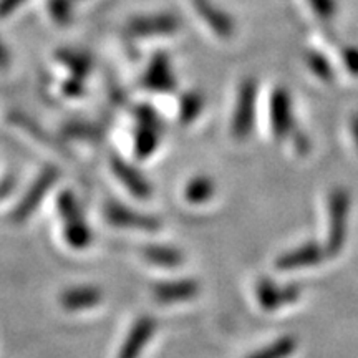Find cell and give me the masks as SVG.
<instances>
[{
  "mask_svg": "<svg viewBox=\"0 0 358 358\" xmlns=\"http://www.w3.org/2000/svg\"><path fill=\"white\" fill-rule=\"evenodd\" d=\"M57 209L62 219L65 243L73 249H87L93 243V231L77 194L70 189L62 191L57 196Z\"/></svg>",
  "mask_w": 358,
  "mask_h": 358,
  "instance_id": "obj_1",
  "label": "cell"
},
{
  "mask_svg": "<svg viewBox=\"0 0 358 358\" xmlns=\"http://www.w3.org/2000/svg\"><path fill=\"white\" fill-rule=\"evenodd\" d=\"M164 134V123L161 115L151 105H140L134 110L133 148L140 159L150 158L156 153Z\"/></svg>",
  "mask_w": 358,
  "mask_h": 358,
  "instance_id": "obj_2",
  "label": "cell"
},
{
  "mask_svg": "<svg viewBox=\"0 0 358 358\" xmlns=\"http://www.w3.org/2000/svg\"><path fill=\"white\" fill-rule=\"evenodd\" d=\"M257 93V82L254 78H245L237 88L236 106L231 122V133L237 141H245L252 134L254 124H256Z\"/></svg>",
  "mask_w": 358,
  "mask_h": 358,
  "instance_id": "obj_3",
  "label": "cell"
},
{
  "mask_svg": "<svg viewBox=\"0 0 358 358\" xmlns=\"http://www.w3.org/2000/svg\"><path fill=\"white\" fill-rule=\"evenodd\" d=\"M348 216H350V194L348 191L337 187L329 196V237H327V252L337 256L347 241Z\"/></svg>",
  "mask_w": 358,
  "mask_h": 358,
  "instance_id": "obj_4",
  "label": "cell"
},
{
  "mask_svg": "<svg viewBox=\"0 0 358 358\" xmlns=\"http://www.w3.org/2000/svg\"><path fill=\"white\" fill-rule=\"evenodd\" d=\"M58 179H60V171L57 168L47 166L42 169L38 176L32 181L29 189L24 192V196H22L19 204L15 206V209H13L12 221L20 224L32 216L37 211L38 206L43 203V199L47 198L52 187L57 185Z\"/></svg>",
  "mask_w": 358,
  "mask_h": 358,
  "instance_id": "obj_5",
  "label": "cell"
},
{
  "mask_svg": "<svg viewBox=\"0 0 358 358\" xmlns=\"http://www.w3.org/2000/svg\"><path fill=\"white\" fill-rule=\"evenodd\" d=\"M103 216L111 226L118 227V229L143 232H156L161 229V221L158 217L129 208V206L118 203V201H108L103 208Z\"/></svg>",
  "mask_w": 358,
  "mask_h": 358,
  "instance_id": "obj_6",
  "label": "cell"
},
{
  "mask_svg": "<svg viewBox=\"0 0 358 358\" xmlns=\"http://www.w3.org/2000/svg\"><path fill=\"white\" fill-rule=\"evenodd\" d=\"M268 116H271V127L277 140H285L294 134L295 118H294V103L290 93L285 88H275L268 101Z\"/></svg>",
  "mask_w": 358,
  "mask_h": 358,
  "instance_id": "obj_7",
  "label": "cell"
},
{
  "mask_svg": "<svg viewBox=\"0 0 358 358\" xmlns=\"http://www.w3.org/2000/svg\"><path fill=\"white\" fill-rule=\"evenodd\" d=\"M141 85L155 93H171L176 90L178 78L168 53H155L146 66L145 73H143Z\"/></svg>",
  "mask_w": 358,
  "mask_h": 358,
  "instance_id": "obj_8",
  "label": "cell"
},
{
  "mask_svg": "<svg viewBox=\"0 0 358 358\" xmlns=\"http://www.w3.org/2000/svg\"><path fill=\"white\" fill-rule=\"evenodd\" d=\"M181 27V20L174 13H156V15L134 17L128 24L127 32L133 38L163 37V35L176 34Z\"/></svg>",
  "mask_w": 358,
  "mask_h": 358,
  "instance_id": "obj_9",
  "label": "cell"
},
{
  "mask_svg": "<svg viewBox=\"0 0 358 358\" xmlns=\"http://www.w3.org/2000/svg\"><path fill=\"white\" fill-rule=\"evenodd\" d=\"M156 329H158V322L153 315L138 317L134 324L129 327L116 358H140L145 348L153 340Z\"/></svg>",
  "mask_w": 358,
  "mask_h": 358,
  "instance_id": "obj_10",
  "label": "cell"
},
{
  "mask_svg": "<svg viewBox=\"0 0 358 358\" xmlns=\"http://www.w3.org/2000/svg\"><path fill=\"white\" fill-rule=\"evenodd\" d=\"M302 290L297 284H287V285H279L271 279H261L256 284V295L259 306L264 310L274 312L277 308H282L290 303L297 302L301 299Z\"/></svg>",
  "mask_w": 358,
  "mask_h": 358,
  "instance_id": "obj_11",
  "label": "cell"
},
{
  "mask_svg": "<svg viewBox=\"0 0 358 358\" xmlns=\"http://www.w3.org/2000/svg\"><path fill=\"white\" fill-rule=\"evenodd\" d=\"M327 257H329V252H327L324 245L315 243V241H310V243H303L295 249L289 250V252L282 254L277 259L275 267L279 271H299V268L319 266Z\"/></svg>",
  "mask_w": 358,
  "mask_h": 358,
  "instance_id": "obj_12",
  "label": "cell"
},
{
  "mask_svg": "<svg viewBox=\"0 0 358 358\" xmlns=\"http://www.w3.org/2000/svg\"><path fill=\"white\" fill-rule=\"evenodd\" d=\"M111 171L115 173V176L120 179V182L131 192L133 196L140 199H148L153 194V185L150 182L145 174L138 169L134 164L129 163L122 156H111Z\"/></svg>",
  "mask_w": 358,
  "mask_h": 358,
  "instance_id": "obj_13",
  "label": "cell"
},
{
  "mask_svg": "<svg viewBox=\"0 0 358 358\" xmlns=\"http://www.w3.org/2000/svg\"><path fill=\"white\" fill-rule=\"evenodd\" d=\"M105 299L103 289L92 284L71 285L62 290L58 302L66 312H85L100 306Z\"/></svg>",
  "mask_w": 358,
  "mask_h": 358,
  "instance_id": "obj_14",
  "label": "cell"
},
{
  "mask_svg": "<svg viewBox=\"0 0 358 358\" xmlns=\"http://www.w3.org/2000/svg\"><path fill=\"white\" fill-rule=\"evenodd\" d=\"M201 292V284L192 277L178 280L158 282L151 289L155 301L159 303H179L196 299Z\"/></svg>",
  "mask_w": 358,
  "mask_h": 358,
  "instance_id": "obj_15",
  "label": "cell"
},
{
  "mask_svg": "<svg viewBox=\"0 0 358 358\" xmlns=\"http://www.w3.org/2000/svg\"><path fill=\"white\" fill-rule=\"evenodd\" d=\"M192 7L198 15L204 20V24L213 30L217 37L229 38L234 34L236 25L232 17L211 0H192Z\"/></svg>",
  "mask_w": 358,
  "mask_h": 358,
  "instance_id": "obj_16",
  "label": "cell"
},
{
  "mask_svg": "<svg viewBox=\"0 0 358 358\" xmlns=\"http://www.w3.org/2000/svg\"><path fill=\"white\" fill-rule=\"evenodd\" d=\"M141 256L156 267L178 268L185 262V254L181 249L168 244H150L141 249Z\"/></svg>",
  "mask_w": 358,
  "mask_h": 358,
  "instance_id": "obj_17",
  "label": "cell"
},
{
  "mask_svg": "<svg viewBox=\"0 0 358 358\" xmlns=\"http://www.w3.org/2000/svg\"><path fill=\"white\" fill-rule=\"evenodd\" d=\"M216 194V181L208 174H198L191 178L185 186V199L189 204H206Z\"/></svg>",
  "mask_w": 358,
  "mask_h": 358,
  "instance_id": "obj_18",
  "label": "cell"
},
{
  "mask_svg": "<svg viewBox=\"0 0 358 358\" xmlns=\"http://www.w3.org/2000/svg\"><path fill=\"white\" fill-rule=\"evenodd\" d=\"M206 106V96L199 90H189L182 93L178 103V116L181 124H191L203 115Z\"/></svg>",
  "mask_w": 358,
  "mask_h": 358,
  "instance_id": "obj_19",
  "label": "cell"
},
{
  "mask_svg": "<svg viewBox=\"0 0 358 358\" xmlns=\"http://www.w3.org/2000/svg\"><path fill=\"white\" fill-rule=\"evenodd\" d=\"M58 62L71 71V75L80 78H87L93 70V58L87 52L78 50H60L57 53Z\"/></svg>",
  "mask_w": 358,
  "mask_h": 358,
  "instance_id": "obj_20",
  "label": "cell"
},
{
  "mask_svg": "<svg viewBox=\"0 0 358 358\" xmlns=\"http://www.w3.org/2000/svg\"><path fill=\"white\" fill-rule=\"evenodd\" d=\"M297 345L299 342L294 335H284V337L274 340L267 347L259 348L245 358H289L297 350Z\"/></svg>",
  "mask_w": 358,
  "mask_h": 358,
  "instance_id": "obj_21",
  "label": "cell"
},
{
  "mask_svg": "<svg viewBox=\"0 0 358 358\" xmlns=\"http://www.w3.org/2000/svg\"><path fill=\"white\" fill-rule=\"evenodd\" d=\"M306 64L308 66V70H310L317 78H320L322 82L325 83L334 82L335 78L334 66L330 65L329 58H327L324 53L317 50H308L306 53Z\"/></svg>",
  "mask_w": 358,
  "mask_h": 358,
  "instance_id": "obj_22",
  "label": "cell"
},
{
  "mask_svg": "<svg viewBox=\"0 0 358 358\" xmlns=\"http://www.w3.org/2000/svg\"><path fill=\"white\" fill-rule=\"evenodd\" d=\"M48 10L57 24H69L73 17V2L71 0H48Z\"/></svg>",
  "mask_w": 358,
  "mask_h": 358,
  "instance_id": "obj_23",
  "label": "cell"
},
{
  "mask_svg": "<svg viewBox=\"0 0 358 358\" xmlns=\"http://www.w3.org/2000/svg\"><path fill=\"white\" fill-rule=\"evenodd\" d=\"M65 134H69L71 138H80V140H98L101 136V131L95 124L73 122L66 124Z\"/></svg>",
  "mask_w": 358,
  "mask_h": 358,
  "instance_id": "obj_24",
  "label": "cell"
},
{
  "mask_svg": "<svg viewBox=\"0 0 358 358\" xmlns=\"http://www.w3.org/2000/svg\"><path fill=\"white\" fill-rule=\"evenodd\" d=\"M308 6L315 13V17L322 22H330L337 15L338 6L337 0H307Z\"/></svg>",
  "mask_w": 358,
  "mask_h": 358,
  "instance_id": "obj_25",
  "label": "cell"
},
{
  "mask_svg": "<svg viewBox=\"0 0 358 358\" xmlns=\"http://www.w3.org/2000/svg\"><path fill=\"white\" fill-rule=\"evenodd\" d=\"M62 93L69 98H78L85 95V78L71 75L69 80L62 83Z\"/></svg>",
  "mask_w": 358,
  "mask_h": 358,
  "instance_id": "obj_26",
  "label": "cell"
},
{
  "mask_svg": "<svg viewBox=\"0 0 358 358\" xmlns=\"http://www.w3.org/2000/svg\"><path fill=\"white\" fill-rule=\"evenodd\" d=\"M340 57H342L345 69L350 71L353 77H358V47H355V45H347L345 48H342Z\"/></svg>",
  "mask_w": 358,
  "mask_h": 358,
  "instance_id": "obj_27",
  "label": "cell"
},
{
  "mask_svg": "<svg viewBox=\"0 0 358 358\" xmlns=\"http://www.w3.org/2000/svg\"><path fill=\"white\" fill-rule=\"evenodd\" d=\"M290 138H292L295 150H297L301 155H307L308 151H310V146H312L310 138H308L307 133H303L302 129H299V128L295 129L294 134Z\"/></svg>",
  "mask_w": 358,
  "mask_h": 358,
  "instance_id": "obj_28",
  "label": "cell"
},
{
  "mask_svg": "<svg viewBox=\"0 0 358 358\" xmlns=\"http://www.w3.org/2000/svg\"><path fill=\"white\" fill-rule=\"evenodd\" d=\"M25 0H0V19H7Z\"/></svg>",
  "mask_w": 358,
  "mask_h": 358,
  "instance_id": "obj_29",
  "label": "cell"
},
{
  "mask_svg": "<svg viewBox=\"0 0 358 358\" xmlns=\"http://www.w3.org/2000/svg\"><path fill=\"white\" fill-rule=\"evenodd\" d=\"M17 186V179L13 176H6L3 179H0V201H3L8 196L12 194L13 189Z\"/></svg>",
  "mask_w": 358,
  "mask_h": 358,
  "instance_id": "obj_30",
  "label": "cell"
},
{
  "mask_svg": "<svg viewBox=\"0 0 358 358\" xmlns=\"http://www.w3.org/2000/svg\"><path fill=\"white\" fill-rule=\"evenodd\" d=\"M10 64H12L10 50H8L7 45L2 42V38H0V71L8 70Z\"/></svg>",
  "mask_w": 358,
  "mask_h": 358,
  "instance_id": "obj_31",
  "label": "cell"
},
{
  "mask_svg": "<svg viewBox=\"0 0 358 358\" xmlns=\"http://www.w3.org/2000/svg\"><path fill=\"white\" fill-rule=\"evenodd\" d=\"M350 131H352V138L355 141V146L358 150V115L352 116V122H350Z\"/></svg>",
  "mask_w": 358,
  "mask_h": 358,
  "instance_id": "obj_32",
  "label": "cell"
}]
</instances>
